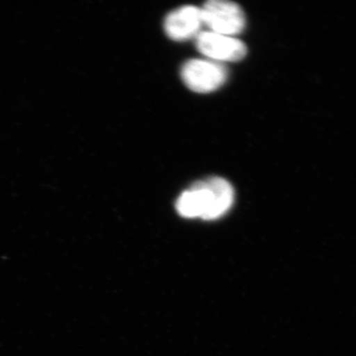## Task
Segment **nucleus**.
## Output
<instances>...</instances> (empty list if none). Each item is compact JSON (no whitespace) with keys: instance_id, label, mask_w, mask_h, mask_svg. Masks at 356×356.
<instances>
[{"instance_id":"obj_1","label":"nucleus","mask_w":356,"mask_h":356,"mask_svg":"<svg viewBox=\"0 0 356 356\" xmlns=\"http://www.w3.org/2000/svg\"><path fill=\"white\" fill-rule=\"evenodd\" d=\"M235 199L229 181L222 177H209L192 185L178 197L177 210L184 218H201L206 221L226 214Z\"/></svg>"},{"instance_id":"obj_2","label":"nucleus","mask_w":356,"mask_h":356,"mask_svg":"<svg viewBox=\"0 0 356 356\" xmlns=\"http://www.w3.org/2000/svg\"><path fill=\"white\" fill-rule=\"evenodd\" d=\"M203 23L210 31L234 37L243 31L245 16L238 4L225 0H211L202 8Z\"/></svg>"},{"instance_id":"obj_3","label":"nucleus","mask_w":356,"mask_h":356,"mask_svg":"<svg viewBox=\"0 0 356 356\" xmlns=\"http://www.w3.org/2000/svg\"><path fill=\"white\" fill-rule=\"evenodd\" d=\"M182 81L194 92L210 93L221 88L228 79V70L211 60H191L181 69Z\"/></svg>"},{"instance_id":"obj_4","label":"nucleus","mask_w":356,"mask_h":356,"mask_svg":"<svg viewBox=\"0 0 356 356\" xmlns=\"http://www.w3.org/2000/svg\"><path fill=\"white\" fill-rule=\"evenodd\" d=\"M196 47L202 55L214 62H238L247 55V46L235 37L212 31L199 33Z\"/></svg>"},{"instance_id":"obj_5","label":"nucleus","mask_w":356,"mask_h":356,"mask_svg":"<svg viewBox=\"0 0 356 356\" xmlns=\"http://www.w3.org/2000/svg\"><path fill=\"white\" fill-rule=\"evenodd\" d=\"M203 24L201 8L186 6L168 14L165 21V30L170 39L175 41H186L196 38Z\"/></svg>"}]
</instances>
